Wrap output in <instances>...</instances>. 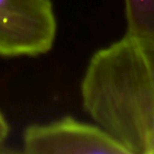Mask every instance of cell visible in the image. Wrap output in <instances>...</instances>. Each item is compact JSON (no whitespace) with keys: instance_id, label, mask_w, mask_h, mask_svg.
I'll return each instance as SVG.
<instances>
[{"instance_id":"cell-1","label":"cell","mask_w":154,"mask_h":154,"mask_svg":"<svg viewBox=\"0 0 154 154\" xmlns=\"http://www.w3.org/2000/svg\"><path fill=\"white\" fill-rule=\"evenodd\" d=\"M57 20L52 0H0V57H37L53 49Z\"/></svg>"},{"instance_id":"cell-2","label":"cell","mask_w":154,"mask_h":154,"mask_svg":"<svg viewBox=\"0 0 154 154\" xmlns=\"http://www.w3.org/2000/svg\"><path fill=\"white\" fill-rule=\"evenodd\" d=\"M22 152L28 154H129L97 124L66 116L47 124L28 126L22 135Z\"/></svg>"},{"instance_id":"cell-3","label":"cell","mask_w":154,"mask_h":154,"mask_svg":"<svg viewBox=\"0 0 154 154\" xmlns=\"http://www.w3.org/2000/svg\"><path fill=\"white\" fill-rule=\"evenodd\" d=\"M126 34L154 39V0H125Z\"/></svg>"},{"instance_id":"cell-4","label":"cell","mask_w":154,"mask_h":154,"mask_svg":"<svg viewBox=\"0 0 154 154\" xmlns=\"http://www.w3.org/2000/svg\"><path fill=\"white\" fill-rule=\"evenodd\" d=\"M10 133V126L8 122L7 118L2 114V112L0 111V152H2L1 147H3L5 140H7L8 136Z\"/></svg>"}]
</instances>
